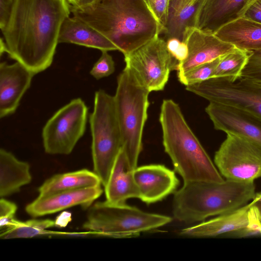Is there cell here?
Returning <instances> with one entry per match:
<instances>
[{
  "mask_svg": "<svg viewBox=\"0 0 261 261\" xmlns=\"http://www.w3.org/2000/svg\"><path fill=\"white\" fill-rule=\"evenodd\" d=\"M30 166L18 160L11 152L0 149V197L5 198L18 192L32 181Z\"/></svg>",
  "mask_w": 261,
  "mask_h": 261,
  "instance_id": "7402d4cb",
  "label": "cell"
},
{
  "mask_svg": "<svg viewBox=\"0 0 261 261\" xmlns=\"http://www.w3.org/2000/svg\"><path fill=\"white\" fill-rule=\"evenodd\" d=\"M103 191L101 185H98L38 196L26 205L25 211L32 217L37 218L77 205L87 209L101 195Z\"/></svg>",
  "mask_w": 261,
  "mask_h": 261,
  "instance_id": "4fadbf2b",
  "label": "cell"
},
{
  "mask_svg": "<svg viewBox=\"0 0 261 261\" xmlns=\"http://www.w3.org/2000/svg\"><path fill=\"white\" fill-rule=\"evenodd\" d=\"M214 35L240 49L249 51L261 49V24L244 17L223 26Z\"/></svg>",
  "mask_w": 261,
  "mask_h": 261,
  "instance_id": "44dd1931",
  "label": "cell"
},
{
  "mask_svg": "<svg viewBox=\"0 0 261 261\" xmlns=\"http://www.w3.org/2000/svg\"><path fill=\"white\" fill-rule=\"evenodd\" d=\"M194 0H170L169 5V10H175L183 8Z\"/></svg>",
  "mask_w": 261,
  "mask_h": 261,
  "instance_id": "d590c367",
  "label": "cell"
},
{
  "mask_svg": "<svg viewBox=\"0 0 261 261\" xmlns=\"http://www.w3.org/2000/svg\"><path fill=\"white\" fill-rule=\"evenodd\" d=\"M204 1L194 0L183 8L169 11L167 21L162 32L166 40L176 38L184 42L187 29L196 28L198 14Z\"/></svg>",
  "mask_w": 261,
  "mask_h": 261,
  "instance_id": "cb8c5ba5",
  "label": "cell"
},
{
  "mask_svg": "<svg viewBox=\"0 0 261 261\" xmlns=\"http://www.w3.org/2000/svg\"><path fill=\"white\" fill-rule=\"evenodd\" d=\"M249 207L250 204L248 203L230 213L182 229L179 234L193 237H214L226 235L247 225Z\"/></svg>",
  "mask_w": 261,
  "mask_h": 261,
  "instance_id": "d6986e66",
  "label": "cell"
},
{
  "mask_svg": "<svg viewBox=\"0 0 261 261\" xmlns=\"http://www.w3.org/2000/svg\"><path fill=\"white\" fill-rule=\"evenodd\" d=\"M220 57L212 61L200 65L189 71L178 75V80L181 84L187 86L213 77L215 70L219 63Z\"/></svg>",
  "mask_w": 261,
  "mask_h": 261,
  "instance_id": "4316f807",
  "label": "cell"
},
{
  "mask_svg": "<svg viewBox=\"0 0 261 261\" xmlns=\"http://www.w3.org/2000/svg\"><path fill=\"white\" fill-rule=\"evenodd\" d=\"M250 52L236 47L232 50L221 56L213 77H229L236 79L240 77Z\"/></svg>",
  "mask_w": 261,
  "mask_h": 261,
  "instance_id": "484cf974",
  "label": "cell"
},
{
  "mask_svg": "<svg viewBox=\"0 0 261 261\" xmlns=\"http://www.w3.org/2000/svg\"><path fill=\"white\" fill-rule=\"evenodd\" d=\"M70 5L80 8L89 5L97 0H67Z\"/></svg>",
  "mask_w": 261,
  "mask_h": 261,
  "instance_id": "8d00e7d4",
  "label": "cell"
},
{
  "mask_svg": "<svg viewBox=\"0 0 261 261\" xmlns=\"http://www.w3.org/2000/svg\"><path fill=\"white\" fill-rule=\"evenodd\" d=\"M67 0H15L2 30L6 53L36 74L52 64L62 25L69 17Z\"/></svg>",
  "mask_w": 261,
  "mask_h": 261,
  "instance_id": "6da1fadb",
  "label": "cell"
},
{
  "mask_svg": "<svg viewBox=\"0 0 261 261\" xmlns=\"http://www.w3.org/2000/svg\"><path fill=\"white\" fill-rule=\"evenodd\" d=\"M251 205L255 206L261 216V192L255 193V195L250 202Z\"/></svg>",
  "mask_w": 261,
  "mask_h": 261,
  "instance_id": "74e56055",
  "label": "cell"
},
{
  "mask_svg": "<svg viewBox=\"0 0 261 261\" xmlns=\"http://www.w3.org/2000/svg\"><path fill=\"white\" fill-rule=\"evenodd\" d=\"M244 17L261 24V0H254L247 8Z\"/></svg>",
  "mask_w": 261,
  "mask_h": 261,
  "instance_id": "836d02e7",
  "label": "cell"
},
{
  "mask_svg": "<svg viewBox=\"0 0 261 261\" xmlns=\"http://www.w3.org/2000/svg\"><path fill=\"white\" fill-rule=\"evenodd\" d=\"M205 112L216 129L261 146V118L237 107L214 102H210Z\"/></svg>",
  "mask_w": 261,
  "mask_h": 261,
  "instance_id": "7c38bea8",
  "label": "cell"
},
{
  "mask_svg": "<svg viewBox=\"0 0 261 261\" xmlns=\"http://www.w3.org/2000/svg\"><path fill=\"white\" fill-rule=\"evenodd\" d=\"M255 193L254 181L226 179L221 182H184L174 193L173 217L187 223L203 221L241 207L252 200Z\"/></svg>",
  "mask_w": 261,
  "mask_h": 261,
  "instance_id": "277c9868",
  "label": "cell"
},
{
  "mask_svg": "<svg viewBox=\"0 0 261 261\" xmlns=\"http://www.w3.org/2000/svg\"><path fill=\"white\" fill-rule=\"evenodd\" d=\"M133 171L122 148L104 187L107 201L113 204H123L129 198L140 199V192L134 179Z\"/></svg>",
  "mask_w": 261,
  "mask_h": 261,
  "instance_id": "ac0fdd59",
  "label": "cell"
},
{
  "mask_svg": "<svg viewBox=\"0 0 261 261\" xmlns=\"http://www.w3.org/2000/svg\"><path fill=\"white\" fill-rule=\"evenodd\" d=\"M15 0H0V28L6 26Z\"/></svg>",
  "mask_w": 261,
  "mask_h": 261,
  "instance_id": "e575fe53",
  "label": "cell"
},
{
  "mask_svg": "<svg viewBox=\"0 0 261 261\" xmlns=\"http://www.w3.org/2000/svg\"><path fill=\"white\" fill-rule=\"evenodd\" d=\"M35 74L21 63L0 64V118L13 114Z\"/></svg>",
  "mask_w": 261,
  "mask_h": 261,
  "instance_id": "2e32d148",
  "label": "cell"
},
{
  "mask_svg": "<svg viewBox=\"0 0 261 261\" xmlns=\"http://www.w3.org/2000/svg\"><path fill=\"white\" fill-rule=\"evenodd\" d=\"M250 204L248 213V223L244 228L229 233L226 236L236 237H261L260 215L257 208Z\"/></svg>",
  "mask_w": 261,
  "mask_h": 261,
  "instance_id": "83f0119b",
  "label": "cell"
},
{
  "mask_svg": "<svg viewBox=\"0 0 261 261\" xmlns=\"http://www.w3.org/2000/svg\"><path fill=\"white\" fill-rule=\"evenodd\" d=\"M124 56L125 67L150 92L163 90L170 71L177 70L179 64L159 37Z\"/></svg>",
  "mask_w": 261,
  "mask_h": 261,
  "instance_id": "9c48e42d",
  "label": "cell"
},
{
  "mask_svg": "<svg viewBox=\"0 0 261 261\" xmlns=\"http://www.w3.org/2000/svg\"><path fill=\"white\" fill-rule=\"evenodd\" d=\"M254 0H205L199 11L196 28L214 34L223 26L243 17Z\"/></svg>",
  "mask_w": 261,
  "mask_h": 261,
  "instance_id": "e0dca14e",
  "label": "cell"
},
{
  "mask_svg": "<svg viewBox=\"0 0 261 261\" xmlns=\"http://www.w3.org/2000/svg\"><path fill=\"white\" fill-rule=\"evenodd\" d=\"M150 92L125 67L117 78L114 96L122 148L132 170L137 167L142 149V134L147 118Z\"/></svg>",
  "mask_w": 261,
  "mask_h": 261,
  "instance_id": "5b68a950",
  "label": "cell"
},
{
  "mask_svg": "<svg viewBox=\"0 0 261 261\" xmlns=\"http://www.w3.org/2000/svg\"><path fill=\"white\" fill-rule=\"evenodd\" d=\"M101 55L91 68L90 74L95 79L107 77L115 71V63L108 51H101Z\"/></svg>",
  "mask_w": 261,
  "mask_h": 261,
  "instance_id": "f546056e",
  "label": "cell"
},
{
  "mask_svg": "<svg viewBox=\"0 0 261 261\" xmlns=\"http://www.w3.org/2000/svg\"><path fill=\"white\" fill-rule=\"evenodd\" d=\"M133 174L140 190V199L147 204L161 201L174 194L179 185L174 171L163 165L137 167Z\"/></svg>",
  "mask_w": 261,
  "mask_h": 261,
  "instance_id": "9a60e30c",
  "label": "cell"
},
{
  "mask_svg": "<svg viewBox=\"0 0 261 261\" xmlns=\"http://www.w3.org/2000/svg\"><path fill=\"white\" fill-rule=\"evenodd\" d=\"M17 210V205L5 198L0 199V228L9 227L16 220L15 215Z\"/></svg>",
  "mask_w": 261,
  "mask_h": 261,
  "instance_id": "4dcf8cb0",
  "label": "cell"
},
{
  "mask_svg": "<svg viewBox=\"0 0 261 261\" xmlns=\"http://www.w3.org/2000/svg\"><path fill=\"white\" fill-rule=\"evenodd\" d=\"M32 219L24 221L15 220L13 224L1 232V239L31 238L44 233L47 229L56 225L53 220Z\"/></svg>",
  "mask_w": 261,
  "mask_h": 261,
  "instance_id": "d4e9b609",
  "label": "cell"
},
{
  "mask_svg": "<svg viewBox=\"0 0 261 261\" xmlns=\"http://www.w3.org/2000/svg\"><path fill=\"white\" fill-rule=\"evenodd\" d=\"M102 185L98 176L87 169L55 174L38 188L39 196L53 193Z\"/></svg>",
  "mask_w": 261,
  "mask_h": 261,
  "instance_id": "603a6c76",
  "label": "cell"
},
{
  "mask_svg": "<svg viewBox=\"0 0 261 261\" xmlns=\"http://www.w3.org/2000/svg\"><path fill=\"white\" fill-rule=\"evenodd\" d=\"M87 117L88 108L80 98L71 100L59 109L42 129L45 152L49 154L71 153L85 133Z\"/></svg>",
  "mask_w": 261,
  "mask_h": 261,
  "instance_id": "ba28073f",
  "label": "cell"
},
{
  "mask_svg": "<svg viewBox=\"0 0 261 261\" xmlns=\"http://www.w3.org/2000/svg\"><path fill=\"white\" fill-rule=\"evenodd\" d=\"M58 42L59 43H73L101 51L118 50L117 47L100 32L74 16L68 17L63 23Z\"/></svg>",
  "mask_w": 261,
  "mask_h": 261,
  "instance_id": "ffe728a7",
  "label": "cell"
},
{
  "mask_svg": "<svg viewBox=\"0 0 261 261\" xmlns=\"http://www.w3.org/2000/svg\"><path fill=\"white\" fill-rule=\"evenodd\" d=\"M70 9L73 16L100 32L124 55L163 31L144 0H97L80 8L70 5Z\"/></svg>",
  "mask_w": 261,
  "mask_h": 261,
  "instance_id": "7a4b0ae2",
  "label": "cell"
},
{
  "mask_svg": "<svg viewBox=\"0 0 261 261\" xmlns=\"http://www.w3.org/2000/svg\"><path fill=\"white\" fill-rule=\"evenodd\" d=\"M260 223H261V216H260Z\"/></svg>",
  "mask_w": 261,
  "mask_h": 261,
  "instance_id": "f35d334b",
  "label": "cell"
},
{
  "mask_svg": "<svg viewBox=\"0 0 261 261\" xmlns=\"http://www.w3.org/2000/svg\"><path fill=\"white\" fill-rule=\"evenodd\" d=\"M172 220L167 216L147 213L126 203L113 204L106 200L96 202L89 208L83 228L110 237L131 238L163 226Z\"/></svg>",
  "mask_w": 261,
  "mask_h": 261,
  "instance_id": "8992f818",
  "label": "cell"
},
{
  "mask_svg": "<svg viewBox=\"0 0 261 261\" xmlns=\"http://www.w3.org/2000/svg\"><path fill=\"white\" fill-rule=\"evenodd\" d=\"M188 55L180 62L178 76L204 63L212 61L236 48L220 40L214 34L204 32L197 28L187 29L184 36Z\"/></svg>",
  "mask_w": 261,
  "mask_h": 261,
  "instance_id": "5bb4252c",
  "label": "cell"
},
{
  "mask_svg": "<svg viewBox=\"0 0 261 261\" xmlns=\"http://www.w3.org/2000/svg\"><path fill=\"white\" fill-rule=\"evenodd\" d=\"M240 76L261 84V49L250 52Z\"/></svg>",
  "mask_w": 261,
  "mask_h": 261,
  "instance_id": "f1b7e54d",
  "label": "cell"
},
{
  "mask_svg": "<svg viewBox=\"0 0 261 261\" xmlns=\"http://www.w3.org/2000/svg\"><path fill=\"white\" fill-rule=\"evenodd\" d=\"M89 123L93 171L105 187L117 156L122 148L114 96L103 90L95 92Z\"/></svg>",
  "mask_w": 261,
  "mask_h": 261,
  "instance_id": "52a82bcc",
  "label": "cell"
},
{
  "mask_svg": "<svg viewBox=\"0 0 261 261\" xmlns=\"http://www.w3.org/2000/svg\"><path fill=\"white\" fill-rule=\"evenodd\" d=\"M158 21L165 26L168 16L170 0H144Z\"/></svg>",
  "mask_w": 261,
  "mask_h": 261,
  "instance_id": "1f68e13d",
  "label": "cell"
},
{
  "mask_svg": "<svg viewBox=\"0 0 261 261\" xmlns=\"http://www.w3.org/2000/svg\"><path fill=\"white\" fill-rule=\"evenodd\" d=\"M214 162L226 179L254 181L261 177V146L227 134L215 153Z\"/></svg>",
  "mask_w": 261,
  "mask_h": 261,
  "instance_id": "8fae6325",
  "label": "cell"
},
{
  "mask_svg": "<svg viewBox=\"0 0 261 261\" xmlns=\"http://www.w3.org/2000/svg\"><path fill=\"white\" fill-rule=\"evenodd\" d=\"M165 41L169 51L179 63L187 58L188 48L185 42L176 38H169Z\"/></svg>",
  "mask_w": 261,
  "mask_h": 261,
  "instance_id": "d6a6232c",
  "label": "cell"
},
{
  "mask_svg": "<svg viewBox=\"0 0 261 261\" xmlns=\"http://www.w3.org/2000/svg\"><path fill=\"white\" fill-rule=\"evenodd\" d=\"M186 89L214 102L237 107L261 118V84L241 76L211 77Z\"/></svg>",
  "mask_w": 261,
  "mask_h": 261,
  "instance_id": "30bf717a",
  "label": "cell"
},
{
  "mask_svg": "<svg viewBox=\"0 0 261 261\" xmlns=\"http://www.w3.org/2000/svg\"><path fill=\"white\" fill-rule=\"evenodd\" d=\"M159 120L165 151L184 182L224 180L176 102L171 99L163 101Z\"/></svg>",
  "mask_w": 261,
  "mask_h": 261,
  "instance_id": "3957f363",
  "label": "cell"
}]
</instances>
